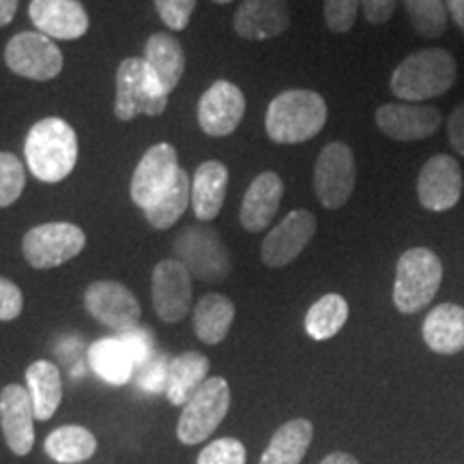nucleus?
<instances>
[{"label": "nucleus", "instance_id": "1", "mask_svg": "<svg viewBox=\"0 0 464 464\" xmlns=\"http://www.w3.org/2000/svg\"><path fill=\"white\" fill-rule=\"evenodd\" d=\"M458 78V63L451 52L426 48L413 52L393 69L390 89L406 103H421L445 95Z\"/></svg>", "mask_w": 464, "mask_h": 464}, {"label": "nucleus", "instance_id": "2", "mask_svg": "<svg viewBox=\"0 0 464 464\" xmlns=\"http://www.w3.org/2000/svg\"><path fill=\"white\" fill-rule=\"evenodd\" d=\"M28 170L44 183H61L78 161V136L67 121L48 116L28 131L24 142Z\"/></svg>", "mask_w": 464, "mask_h": 464}, {"label": "nucleus", "instance_id": "3", "mask_svg": "<svg viewBox=\"0 0 464 464\" xmlns=\"http://www.w3.org/2000/svg\"><path fill=\"white\" fill-rule=\"evenodd\" d=\"M327 123V103L318 92L284 91L274 97L265 114L266 136L277 144H301L318 136Z\"/></svg>", "mask_w": 464, "mask_h": 464}, {"label": "nucleus", "instance_id": "4", "mask_svg": "<svg viewBox=\"0 0 464 464\" xmlns=\"http://www.w3.org/2000/svg\"><path fill=\"white\" fill-rule=\"evenodd\" d=\"M440 282H443V263L432 249H406L396 265L393 305L402 314H415L437 297Z\"/></svg>", "mask_w": 464, "mask_h": 464}, {"label": "nucleus", "instance_id": "5", "mask_svg": "<svg viewBox=\"0 0 464 464\" xmlns=\"http://www.w3.org/2000/svg\"><path fill=\"white\" fill-rule=\"evenodd\" d=\"M174 258L194 280L207 284L224 282L232 271L228 247L219 232L208 226H185L174 239Z\"/></svg>", "mask_w": 464, "mask_h": 464}, {"label": "nucleus", "instance_id": "6", "mask_svg": "<svg viewBox=\"0 0 464 464\" xmlns=\"http://www.w3.org/2000/svg\"><path fill=\"white\" fill-rule=\"evenodd\" d=\"M168 106V95L149 72L144 58H125L116 72V119L130 123L138 114L160 116Z\"/></svg>", "mask_w": 464, "mask_h": 464}, {"label": "nucleus", "instance_id": "7", "mask_svg": "<svg viewBox=\"0 0 464 464\" xmlns=\"http://www.w3.org/2000/svg\"><path fill=\"white\" fill-rule=\"evenodd\" d=\"M230 385L222 376H208L205 385L188 400L177 423V439L183 445H198L216 432L230 411Z\"/></svg>", "mask_w": 464, "mask_h": 464}, {"label": "nucleus", "instance_id": "8", "mask_svg": "<svg viewBox=\"0 0 464 464\" xmlns=\"http://www.w3.org/2000/svg\"><path fill=\"white\" fill-rule=\"evenodd\" d=\"M86 246L80 226L69 222H48L34 226L22 239V252L33 269H54L78 256Z\"/></svg>", "mask_w": 464, "mask_h": 464}, {"label": "nucleus", "instance_id": "9", "mask_svg": "<svg viewBox=\"0 0 464 464\" xmlns=\"http://www.w3.org/2000/svg\"><path fill=\"white\" fill-rule=\"evenodd\" d=\"M357 183L353 149L344 142H329L314 164V194L324 208H342L351 200Z\"/></svg>", "mask_w": 464, "mask_h": 464}, {"label": "nucleus", "instance_id": "10", "mask_svg": "<svg viewBox=\"0 0 464 464\" xmlns=\"http://www.w3.org/2000/svg\"><path fill=\"white\" fill-rule=\"evenodd\" d=\"M179 172L181 166H179L177 149L168 142L153 144L131 174L130 194L133 205L140 207L142 211L158 205L177 181Z\"/></svg>", "mask_w": 464, "mask_h": 464}, {"label": "nucleus", "instance_id": "11", "mask_svg": "<svg viewBox=\"0 0 464 464\" xmlns=\"http://www.w3.org/2000/svg\"><path fill=\"white\" fill-rule=\"evenodd\" d=\"M5 63L15 75L48 82L63 72V52L44 33H17L5 48Z\"/></svg>", "mask_w": 464, "mask_h": 464}, {"label": "nucleus", "instance_id": "12", "mask_svg": "<svg viewBox=\"0 0 464 464\" xmlns=\"http://www.w3.org/2000/svg\"><path fill=\"white\" fill-rule=\"evenodd\" d=\"M86 312L116 334L136 327L142 316L140 301L125 284L114 280H100L89 284L84 290Z\"/></svg>", "mask_w": 464, "mask_h": 464}, {"label": "nucleus", "instance_id": "13", "mask_svg": "<svg viewBox=\"0 0 464 464\" xmlns=\"http://www.w3.org/2000/svg\"><path fill=\"white\" fill-rule=\"evenodd\" d=\"M462 168L451 155H434L421 166L417 177V198L428 211H450L462 198Z\"/></svg>", "mask_w": 464, "mask_h": 464}, {"label": "nucleus", "instance_id": "14", "mask_svg": "<svg viewBox=\"0 0 464 464\" xmlns=\"http://www.w3.org/2000/svg\"><path fill=\"white\" fill-rule=\"evenodd\" d=\"M376 127L398 142H417L432 138L443 125V114L428 103H382L374 114Z\"/></svg>", "mask_w": 464, "mask_h": 464}, {"label": "nucleus", "instance_id": "15", "mask_svg": "<svg viewBox=\"0 0 464 464\" xmlns=\"http://www.w3.org/2000/svg\"><path fill=\"white\" fill-rule=\"evenodd\" d=\"M191 274L177 258H166L155 265L150 277V295H153L155 314L164 323H179L188 316L191 307Z\"/></svg>", "mask_w": 464, "mask_h": 464}, {"label": "nucleus", "instance_id": "16", "mask_svg": "<svg viewBox=\"0 0 464 464\" xmlns=\"http://www.w3.org/2000/svg\"><path fill=\"white\" fill-rule=\"evenodd\" d=\"M318 222L314 213L297 208L290 211L269 235L265 237L260 247V258L271 269H282L297 260V256L307 247L312 237L316 235Z\"/></svg>", "mask_w": 464, "mask_h": 464}, {"label": "nucleus", "instance_id": "17", "mask_svg": "<svg viewBox=\"0 0 464 464\" xmlns=\"http://www.w3.org/2000/svg\"><path fill=\"white\" fill-rule=\"evenodd\" d=\"M246 114V95L228 80H216L198 102V125L211 138L230 136Z\"/></svg>", "mask_w": 464, "mask_h": 464}, {"label": "nucleus", "instance_id": "18", "mask_svg": "<svg viewBox=\"0 0 464 464\" xmlns=\"http://www.w3.org/2000/svg\"><path fill=\"white\" fill-rule=\"evenodd\" d=\"M34 409L26 387L11 385L0 392V426L15 456H28L34 445Z\"/></svg>", "mask_w": 464, "mask_h": 464}, {"label": "nucleus", "instance_id": "19", "mask_svg": "<svg viewBox=\"0 0 464 464\" xmlns=\"http://www.w3.org/2000/svg\"><path fill=\"white\" fill-rule=\"evenodd\" d=\"M28 15L34 28L50 39L73 42L89 31V14L80 0H33Z\"/></svg>", "mask_w": 464, "mask_h": 464}, {"label": "nucleus", "instance_id": "20", "mask_svg": "<svg viewBox=\"0 0 464 464\" xmlns=\"http://www.w3.org/2000/svg\"><path fill=\"white\" fill-rule=\"evenodd\" d=\"M290 26L288 0H241L232 17L235 33L249 42L280 37Z\"/></svg>", "mask_w": 464, "mask_h": 464}, {"label": "nucleus", "instance_id": "21", "mask_svg": "<svg viewBox=\"0 0 464 464\" xmlns=\"http://www.w3.org/2000/svg\"><path fill=\"white\" fill-rule=\"evenodd\" d=\"M284 198V181L277 172H260L246 191L241 202L239 219L247 232H263L274 222Z\"/></svg>", "mask_w": 464, "mask_h": 464}, {"label": "nucleus", "instance_id": "22", "mask_svg": "<svg viewBox=\"0 0 464 464\" xmlns=\"http://www.w3.org/2000/svg\"><path fill=\"white\" fill-rule=\"evenodd\" d=\"M423 342L439 355H456L464 351V307L440 304L428 312L421 327Z\"/></svg>", "mask_w": 464, "mask_h": 464}, {"label": "nucleus", "instance_id": "23", "mask_svg": "<svg viewBox=\"0 0 464 464\" xmlns=\"http://www.w3.org/2000/svg\"><path fill=\"white\" fill-rule=\"evenodd\" d=\"M144 63L149 72L158 80L166 95L177 89L185 73V52L177 37L168 33L150 34L144 45Z\"/></svg>", "mask_w": 464, "mask_h": 464}, {"label": "nucleus", "instance_id": "24", "mask_svg": "<svg viewBox=\"0 0 464 464\" xmlns=\"http://www.w3.org/2000/svg\"><path fill=\"white\" fill-rule=\"evenodd\" d=\"M228 168L222 161H205L196 168L191 181V207L200 222H211L222 211L228 191Z\"/></svg>", "mask_w": 464, "mask_h": 464}, {"label": "nucleus", "instance_id": "25", "mask_svg": "<svg viewBox=\"0 0 464 464\" xmlns=\"http://www.w3.org/2000/svg\"><path fill=\"white\" fill-rule=\"evenodd\" d=\"M26 390L31 393L34 420L48 421L63 402V376L56 363L39 359L26 368Z\"/></svg>", "mask_w": 464, "mask_h": 464}, {"label": "nucleus", "instance_id": "26", "mask_svg": "<svg viewBox=\"0 0 464 464\" xmlns=\"http://www.w3.org/2000/svg\"><path fill=\"white\" fill-rule=\"evenodd\" d=\"M208 359L202 353L188 351L170 359L168 365L166 398L174 406H185L188 400L205 385L208 379Z\"/></svg>", "mask_w": 464, "mask_h": 464}, {"label": "nucleus", "instance_id": "27", "mask_svg": "<svg viewBox=\"0 0 464 464\" xmlns=\"http://www.w3.org/2000/svg\"><path fill=\"white\" fill-rule=\"evenodd\" d=\"M314 426L307 420H290L274 432L258 464H301L310 450Z\"/></svg>", "mask_w": 464, "mask_h": 464}, {"label": "nucleus", "instance_id": "28", "mask_svg": "<svg viewBox=\"0 0 464 464\" xmlns=\"http://www.w3.org/2000/svg\"><path fill=\"white\" fill-rule=\"evenodd\" d=\"M235 316V304L226 295L208 293L194 307V332L200 342L216 346L226 340Z\"/></svg>", "mask_w": 464, "mask_h": 464}, {"label": "nucleus", "instance_id": "29", "mask_svg": "<svg viewBox=\"0 0 464 464\" xmlns=\"http://www.w3.org/2000/svg\"><path fill=\"white\" fill-rule=\"evenodd\" d=\"M89 363L100 379L110 385H125L136 374V363L119 338H102L89 348Z\"/></svg>", "mask_w": 464, "mask_h": 464}, {"label": "nucleus", "instance_id": "30", "mask_svg": "<svg viewBox=\"0 0 464 464\" xmlns=\"http://www.w3.org/2000/svg\"><path fill=\"white\" fill-rule=\"evenodd\" d=\"M44 450L58 464H78L95 456L97 439L84 426H61L45 437Z\"/></svg>", "mask_w": 464, "mask_h": 464}, {"label": "nucleus", "instance_id": "31", "mask_svg": "<svg viewBox=\"0 0 464 464\" xmlns=\"http://www.w3.org/2000/svg\"><path fill=\"white\" fill-rule=\"evenodd\" d=\"M348 321V304L342 295L329 293L316 301L305 314V334L312 340L324 342L342 332Z\"/></svg>", "mask_w": 464, "mask_h": 464}, {"label": "nucleus", "instance_id": "32", "mask_svg": "<svg viewBox=\"0 0 464 464\" xmlns=\"http://www.w3.org/2000/svg\"><path fill=\"white\" fill-rule=\"evenodd\" d=\"M189 202H191V181L188 172L181 168L177 181H174L170 189H168V194L158 202V205L147 208V211H144V218H147V222L153 226V228L166 230L183 218L185 208L189 207Z\"/></svg>", "mask_w": 464, "mask_h": 464}, {"label": "nucleus", "instance_id": "33", "mask_svg": "<svg viewBox=\"0 0 464 464\" xmlns=\"http://www.w3.org/2000/svg\"><path fill=\"white\" fill-rule=\"evenodd\" d=\"M413 31L423 39H439L448 28V9L443 0H404Z\"/></svg>", "mask_w": 464, "mask_h": 464}, {"label": "nucleus", "instance_id": "34", "mask_svg": "<svg viewBox=\"0 0 464 464\" xmlns=\"http://www.w3.org/2000/svg\"><path fill=\"white\" fill-rule=\"evenodd\" d=\"M26 185V172L14 153L0 150V207H11Z\"/></svg>", "mask_w": 464, "mask_h": 464}, {"label": "nucleus", "instance_id": "35", "mask_svg": "<svg viewBox=\"0 0 464 464\" xmlns=\"http://www.w3.org/2000/svg\"><path fill=\"white\" fill-rule=\"evenodd\" d=\"M247 451L241 440L224 437L208 443L205 450L200 451L196 464H246Z\"/></svg>", "mask_w": 464, "mask_h": 464}, {"label": "nucleus", "instance_id": "36", "mask_svg": "<svg viewBox=\"0 0 464 464\" xmlns=\"http://www.w3.org/2000/svg\"><path fill=\"white\" fill-rule=\"evenodd\" d=\"M359 0H324L323 15L324 24L335 34H344L355 26L359 14Z\"/></svg>", "mask_w": 464, "mask_h": 464}, {"label": "nucleus", "instance_id": "37", "mask_svg": "<svg viewBox=\"0 0 464 464\" xmlns=\"http://www.w3.org/2000/svg\"><path fill=\"white\" fill-rule=\"evenodd\" d=\"M116 338L123 342L127 353H130L133 363H136V370L140 368V365L147 363L149 359L155 355L153 332H150V329L140 327V324H136V327L125 329V332L116 334Z\"/></svg>", "mask_w": 464, "mask_h": 464}, {"label": "nucleus", "instance_id": "38", "mask_svg": "<svg viewBox=\"0 0 464 464\" xmlns=\"http://www.w3.org/2000/svg\"><path fill=\"white\" fill-rule=\"evenodd\" d=\"M168 362L166 355L155 353L147 363L140 365L136 370V385L147 393H166V382H168Z\"/></svg>", "mask_w": 464, "mask_h": 464}, {"label": "nucleus", "instance_id": "39", "mask_svg": "<svg viewBox=\"0 0 464 464\" xmlns=\"http://www.w3.org/2000/svg\"><path fill=\"white\" fill-rule=\"evenodd\" d=\"M161 22L172 31H185L196 9V0H155Z\"/></svg>", "mask_w": 464, "mask_h": 464}, {"label": "nucleus", "instance_id": "40", "mask_svg": "<svg viewBox=\"0 0 464 464\" xmlns=\"http://www.w3.org/2000/svg\"><path fill=\"white\" fill-rule=\"evenodd\" d=\"M24 310V295L17 284L7 277H0V321L9 323L15 321Z\"/></svg>", "mask_w": 464, "mask_h": 464}, {"label": "nucleus", "instance_id": "41", "mask_svg": "<svg viewBox=\"0 0 464 464\" xmlns=\"http://www.w3.org/2000/svg\"><path fill=\"white\" fill-rule=\"evenodd\" d=\"M359 5H362L365 20L379 26L392 20V15L396 14L398 0H359Z\"/></svg>", "mask_w": 464, "mask_h": 464}, {"label": "nucleus", "instance_id": "42", "mask_svg": "<svg viewBox=\"0 0 464 464\" xmlns=\"http://www.w3.org/2000/svg\"><path fill=\"white\" fill-rule=\"evenodd\" d=\"M448 138L451 149L464 158V102L458 103L448 116Z\"/></svg>", "mask_w": 464, "mask_h": 464}, {"label": "nucleus", "instance_id": "43", "mask_svg": "<svg viewBox=\"0 0 464 464\" xmlns=\"http://www.w3.org/2000/svg\"><path fill=\"white\" fill-rule=\"evenodd\" d=\"M17 5H20V0H0V28L11 24V20L15 17Z\"/></svg>", "mask_w": 464, "mask_h": 464}, {"label": "nucleus", "instance_id": "44", "mask_svg": "<svg viewBox=\"0 0 464 464\" xmlns=\"http://www.w3.org/2000/svg\"><path fill=\"white\" fill-rule=\"evenodd\" d=\"M448 3V11L454 17L456 26L464 33V0H445Z\"/></svg>", "mask_w": 464, "mask_h": 464}, {"label": "nucleus", "instance_id": "45", "mask_svg": "<svg viewBox=\"0 0 464 464\" xmlns=\"http://www.w3.org/2000/svg\"><path fill=\"white\" fill-rule=\"evenodd\" d=\"M318 464H359V462L355 456L344 454V451H334V454H329L323 462H318Z\"/></svg>", "mask_w": 464, "mask_h": 464}, {"label": "nucleus", "instance_id": "46", "mask_svg": "<svg viewBox=\"0 0 464 464\" xmlns=\"http://www.w3.org/2000/svg\"><path fill=\"white\" fill-rule=\"evenodd\" d=\"M213 3H218V5H228V3H232V0H213Z\"/></svg>", "mask_w": 464, "mask_h": 464}]
</instances>
